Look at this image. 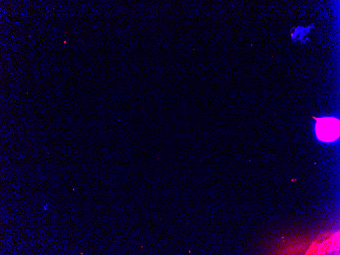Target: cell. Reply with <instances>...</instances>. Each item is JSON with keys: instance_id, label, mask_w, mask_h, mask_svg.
Returning a JSON list of instances; mask_svg holds the SVG:
<instances>
[{"instance_id": "6da1fadb", "label": "cell", "mask_w": 340, "mask_h": 255, "mask_svg": "<svg viewBox=\"0 0 340 255\" xmlns=\"http://www.w3.org/2000/svg\"><path fill=\"white\" fill-rule=\"evenodd\" d=\"M316 133L319 139L324 142L336 140L339 135V121L333 117H324L317 119Z\"/></svg>"}]
</instances>
